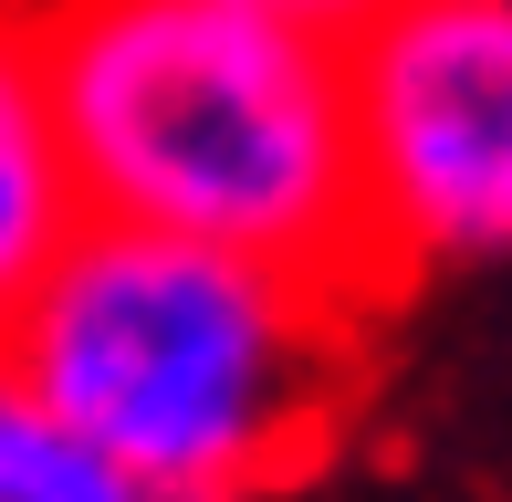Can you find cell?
<instances>
[{"mask_svg":"<svg viewBox=\"0 0 512 502\" xmlns=\"http://www.w3.org/2000/svg\"><path fill=\"white\" fill-rule=\"evenodd\" d=\"M366 283L262 251L84 220L0 356L126 471L136 502H262L304 482L356 408Z\"/></svg>","mask_w":512,"mask_h":502,"instance_id":"obj_1","label":"cell"},{"mask_svg":"<svg viewBox=\"0 0 512 502\" xmlns=\"http://www.w3.org/2000/svg\"><path fill=\"white\" fill-rule=\"evenodd\" d=\"M84 220L366 283L335 21L272 0H11Z\"/></svg>","mask_w":512,"mask_h":502,"instance_id":"obj_2","label":"cell"},{"mask_svg":"<svg viewBox=\"0 0 512 502\" xmlns=\"http://www.w3.org/2000/svg\"><path fill=\"white\" fill-rule=\"evenodd\" d=\"M356 126L366 272L502 262L512 251V0H366L335 21Z\"/></svg>","mask_w":512,"mask_h":502,"instance_id":"obj_3","label":"cell"},{"mask_svg":"<svg viewBox=\"0 0 512 502\" xmlns=\"http://www.w3.org/2000/svg\"><path fill=\"white\" fill-rule=\"evenodd\" d=\"M74 231H84L74 157H63L53 95H42L32 32H21V11L0 0V335H11V314L32 304V283L63 262Z\"/></svg>","mask_w":512,"mask_h":502,"instance_id":"obj_4","label":"cell"},{"mask_svg":"<svg viewBox=\"0 0 512 502\" xmlns=\"http://www.w3.org/2000/svg\"><path fill=\"white\" fill-rule=\"evenodd\" d=\"M0 502H136L126 471H105V450L11 356H0Z\"/></svg>","mask_w":512,"mask_h":502,"instance_id":"obj_5","label":"cell"},{"mask_svg":"<svg viewBox=\"0 0 512 502\" xmlns=\"http://www.w3.org/2000/svg\"><path fill=\"white\" fill-rule=\"evenodd\" d=\"M272 11H304V21H345V11H366V0H272Z\"/></svg>","mask_w":512,"mask_h":502,"instance_id":"obj_6","label":"cell"}]
</instances>
